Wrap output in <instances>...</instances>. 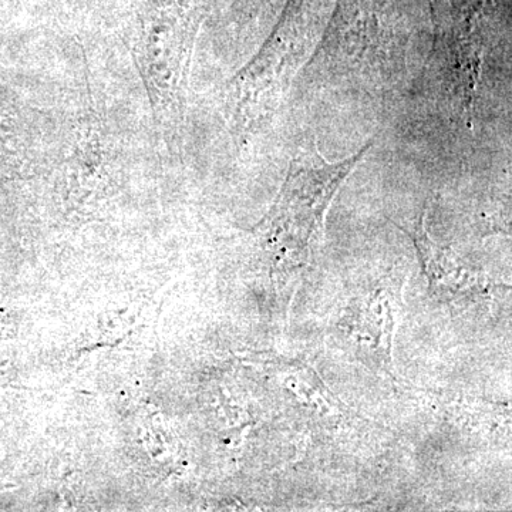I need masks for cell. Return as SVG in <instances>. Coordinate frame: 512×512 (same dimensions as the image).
Wrapping results in <instances>:
<instances>
[{"label": "cell", "instance_id": "obj_1", "mask_svg": "<svg viewBox=\"0 0 512 512\" xmlns=\"http://www.w3.org/2000/svg\"><path fill=\"white\" fill-rule=\"evenodd\" d=\"M340 161L295 158L275 210V228L288 239V249H302L311 242L322 224L323 214L343 181L359 165L367 150Z\"/></svg>", "mask_w": 512, "mask_h": 512}]
</instances>
